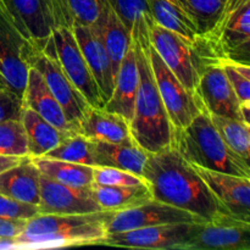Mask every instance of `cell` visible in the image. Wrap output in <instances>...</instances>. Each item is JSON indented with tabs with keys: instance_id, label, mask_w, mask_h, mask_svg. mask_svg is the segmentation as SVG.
I'll return each instance as SVG.
<instances>
[{
	"instance_id": "obj_1",
	"label": "cell",
	"mask_w": 250,
	"mask_h": 250,
	"mask_svg": "<svg viewBox=\"0 0 250 250\" xmlns=\"http://www.w3.org/2000/svg\"><path fill=\"white\" fill-rule=\"evenodd\" d=\"M142 176L154 200L186 210L204 221H212L222 214L194 166L172 146L148 153Z\"/></svg>"
},
{
	"instance_id": "obj_2",
	"label": "cell",
	"mask_w": 250,
	"mask_h": 250,
	"mask_svg": "<svg viewBox=\"0 0 250 250\" xmlns=\"http://www.w3.org/2000/svg\"><path fill=\"white\" fill-rule=\"evenodd\" d=\"M148 15L137 19L131 29V43L138 68V88L129 129L132 138L141 148L155 153L173 146L175 127L168 119L150 65Z\"/></svg>"
},
{
	"instance_id": "obj_3",
	"label": "cell",
	"mask_w": 250,
	"mask_h": 250,
	"mask_svg": "<svg viewBox=\"0 0 250 250\" xmlns=\"http://www.w3.org/2000/svg\"><path fill=\"white\" fill-rule=\"evenodd\" d=\"M116 211L89 214L44 215L28 220L23 232L11 238L10 249H54L102 244L107 222Z\"/></svg>"
},
{
	"instance_id": "obj_4",
	"label": "cell",
	"mask_w": 250,
	"mask_h": 250,
	"mask_svg": "<svg viewBox=\"0 0 250 250\" xmlns=\"http://www.w3.org/2000/svg\"><path fill=\"white\" fill-rule=\"evenodd\" d=\"M172 148L198 167L250 178L249 161L225 143L205 109L188 126L175 129Z\"/></svg>"
},
{
	"instance_id": "obj_5",
	"label": "cell",
	"mask_w": 250,
	"mask_h": 250,
	"mask_svg": "<svg viewBox=\"0 0 250 250\" xmlns=\"http://www.w3.org/2000/svg\"><path fill=\"white\" fill-rule=\"evenodd\" d=\"M153 48L164 62L189 92L195 93L203 71L212 63L221 62L211 44L203 34L195 43L180 34L159 26L150 15L146 16Z\"/></svg>"
},
{
	"instance_id": "obj_6",
	"label": "cell",
	"mask_w": 250,
	"mask_h": 250,
	"mask_svg": "<svg viewBox=\"0 0 250 250\" xmlns=\"http://www.w3.org/2000/svg\"><path fill=\"white\" fill-rule=\"evenodd\" d=\"M15 26L34 49L41 50L56 27H72L66 0H1Z\"/></svg>"
},
{
	"instance_id": "obj_7",
	"label": "cell",
	"mask_w": 250,
	"mask_h": 250,
	"mask_svg": "<svg viewBox=\"0 0 250 250\" xmlns=\"http://www.w3.org/2000/svg\"><path fill=\"white\" fill-rule=\"evenodd\" d=\"M204 36L221 61L250 65V0H226L219 19Z\"/></svg>"
},
{
	"instance_id": "obj_8",
	"label": "cell",
	"mask_w": 250,
	"mask_h": 250,
	"mask_svg": "<svg viewBox=\"0 0 250 250\" xmlns=\"http://www.w3.org/2000/svg\"><path fill=\"white\" fill-rule=\"evenodd\" d=\"M36 49L22 36L0 0V78L22 98Z\"/></svg>"
},
{
	"instance_id": "obj_9",
	"label": "cell",
	"mask_w": 250,
	"mask_h": 250,
	"mask_svg": "<svg viewBox=\"0 0 250 250\" xmlns=\"http://www.w3.org/2000/svg\"><path fill=\"white\" fill-rule=\"evenodd\" d=\"M31 66L41 72L50 92L62 107L66 119L80 133V125L90 109V105L61 67L53 37H49L45 45L36 51Z\"/></svg>"
},
{
	"instance_id": "obj_10",
	"label": "cell",
	"mask_w": 250,
	"mask_h": 250,
	"mask_svg": "<svg viewBox=\"0 0 250 250\" xmlns=\"http://www.w3.org/2000/svg\"><path fill=\"white\" fill-rule=\"evenodd\" d=\"M250 222L221 214L197 222L178 250H249Z\"/></svg>"
},
{
	"instance_id": "obj_11",
	"label": "cell",
	"mask_w": 250,
	"mask_h": 250,
	"mask_svg": "<svg viewBox=\"0 0 250 250\" xmlns=\"http://www.w3.org/2000/svg\"><path fill=\"white\" fill-rule=\"evenodd\" d=\"M149 58L154 78L171 124L175 129L188 126L203 109L197 94L189 92L173 75L172 71L153 48L151 42L149 46Z\"/></svg>"
},
{
	"instance_id": "obj_12",
	"label": "cell",
	"mask_w": 250,
	"mask_h": 250,
	"mask_svg": "<svg viewBox=\"0 0 250 250\" xmlns=\"http://www.w3.org/2000/svg\"><path fill=\"white\" fill-rule=\"evenodd\" d=\"M51 37L59 62L71 82L76 85L90 106L104 107L105 103L102 93L81 51L72 27H56L51 31Z\"/></svg>"
},
{
	"instance_id": "obj_13",
	"label": "cell",
	"mask_w": 250,
	"mask_h": 250,
	"mask_svg": "<svg viewBox=\"0 0 250 250\" xmlns=\"http://www.w3.org/2000/svg\"><path fill=\"white\" fill-rule=\"evenodd\" d=\"M197 222H177L107 233L102 246L138 249H177Z\"/></svg>"
},
{
	"instance_id": "obj_14",
	"label": "cell",
	"mask_w": 250,
	"mask_h": 250,
	"mask_svg": "<svg viewBox=\"0 0 250 250\" xmlns=\"http://www.w3.org/2000/svg\"><path fill=\"white\" fill-rule=\"evenodd\" d=\"M194 167L212 193L222 214L250 222V178Z\"/></svg>"
},
{
	"instance_id": "obj_15",
	"label": "cell",
	"mask_w": 250,
	"mask_h": 250,
	"mask_svg": "<svg viewBox=\"0 0 250 250\" xmlns=\"http://www.w3.org/2000/svg\"><path fill=\"white\" fill-rule=\"evenodd\" d=\"M177 222H207L186 210L171 207L158 200H149L138 207L116 211L107 222V233L125 232L143 227Z\"/></svg>"
},
{
	"instance_id": "obj_16",
	"label": "cell",
	"mask_w": 250,
	"mask_h": 250,
	"mask_svg": "<svg viewBox=\"0 0 250 250\" xmlns=\"http://www.w3.org/2000/svg\"><path fill=\"white\" fill-rule=\"evenodd\" d=\"M38 208L44 215H76L102 211L90 187H71L41 173Z\"/></svg>"
},
{
	"instance_id": "obj_17",
	"label": "cell",
	"mask_w": 250,
	"mask_h": 250,
	"mask_svg": "<svg viewBox=\"0 0 250 250\" xmlns=\"http://www.w3.org/2000/svg\"><path fill=\"white\" fill-rule=\"evenodd\" d=\"M195 94L203 109L209 114L243 121L239 110L241 102L229 84L220 62L212 63L203 71Z\"/></svg>"
},
{
	"instance_id": "obj_18",
	"label": "cell",
	"mask_w": 250,
	"mask_h": 250,
	"mask_svg": "<svg viewBox=\"0 0 250 250\" xmlns=\"http://www.w3.org/2000/svg\"><path fill=\"white\" fill-rule=\"evenodd\" d=\"M75 33L81 51L89 66L92 75L99 87L104 103L110 99L115 87V76L112 72L111 61L102 41L95 24L73 23Z\"/></svg>"
},
{
	"instance_id": "obj_19",
	"label": "cell",
	"mask_w": 250,
	"mask_h": 250,
	"mask_svg": "<svg viewBox=\"0 0 250 250\" xmlns=\"http://www.w3.org/2000/svg\"><path fill=\"white\" fill-rule=\"evenodd\" d=\"M23 106L29 107L45 121L67 133H78L68 122L62 107L49 89L43 76L33 66L28 70L26 88L22 95Z\"/></svg>"
},
{
	"instance_id": "obj_20",
	"label": "cell",
	"mask_w": 250,
	"mask_h": 250,
	"mask_svg": "<svg viewBox=\"0 0 250 250\" xmlns=\"http://www.w3.org/2000/svg\"><path fill=\"white\" fill-rule=\"evenodd\" d=\"M137 88H138V68H137L133 45L131 43L126 55L122 59L115 80L114 90L110 99L105 103L104 109L125 117L129 122L133 116Z\"/></svg>"
},
{
	"instance_id": "obj_21",
	"label": "cell",
	"mask_w": 250,
	"mask_h": 250,
	"mask_svg": "<svg viewBox=\"0 0 250 250\" xmlns=\"http://www.w3.org/2000/svg\"><path fill=\"white\" fill-rule=\"evenodd\" d=\"M80 133L89 141L105 143L134 141L129 129V122L125 117L107 111L104 107L90 106L81 122Z\"/></svg>"
},
{
	"instance_id": "obj_22",
	"label": "cell",
	"mask_w": 250,
	"mask_h": 250,
	"mask_svg": "<svg viewBox=\"0 0 250 250\" xmlns=\"http://www.w3.org/2000/svg\"><path fill=\"white\" fill-rule=\"evenodd\" d=\"M0 194L38 205L41 198V172L29 156L0 173Z\"/></svg>"
},
{
	"instance_id": "obj_23",
	"label": "cell",
	"mask_w": 250,
	"mask_h": 250,
	"mask_svg": "<svg viewBox=\"0 0 250 250\" xmlns=\"http://www.w3.org/2000/svg\"><path fill=\"white\" fill-rule=\"evenodd\" d=\"M93 161L95 166L121 168L141 177L146 165L148 151L134 141L126 143H105L92 141Z\"/></svg>"
},
{
	"instance_id": "obj_24",
	"label": "cell",
	"mask_w": 250,
	"mask_h": 250,
	"mask_svg": "<svg viewBox=\"0 0 250 250\" xmlns=\"http://www.w3.org/2000/svg\"><path fill=\"white\" fill-rule=\"evenodd\" d=\"M21 122L26 131L29 158L44 156L58 146L67 134H71L56 128L36 111L26 106L22 109Z\"/></svg>"
},
{
	"instance_id": "obj_25",
	"label": "cell",
	"mask_w": 250,
	"mask_h": 250,
	"mask_svg": "<svg viewBox=\"0 0 250 250\" xmlns=\"http://www.w3.org/2000/svg\"><path fill=\"white\" fill-rule=\"evenodd\" d=\"M146 4L149 15L159 26L180 34L192 43L203 37L197 24L183 10L178 0H146Z\"/></svg>"
},
{
	"instance_id": "obj_26",
	"label": "cell",
	"mask_w": 250,
	"mask_h": 250,
	"mask_svg": "<svg viewBox=\"0 0 250 250\" xmlns=\"http://www.w3.org/2000/svg\"><path fill=\"white\" fill-rule=\"evenodd\" d=\"M109 4V2H107ZM102 41L111 61L112 72L116 80L121 61L126 55L131 44V32L126 28L124 22L119 19L110 5L105 9L104 14L95 22Z\"/></svg>"
},
{
	"instance_id": "obj_27",
	"label": "cell",
	"mask_w": 250,
	"mask_h": 250,
	"mask_svg": "<svg viewBox=\"0 0 250 250\" xmlns=\"http://www.w3.org/2000/svg\"><path fill=\"white\" fill-rule=\"evenodd\" d=\"M92 192L102 210L107 211L131 209L153 199L146 183L138 186H102L93 183Z\"/></svg>"
},
{
	"instance_id": "obj_28",
	"label": "cell",
	"mask_w": 250,
	"mask_h": 250,
	"mask_svg": "<svg viewBox=\"0 0 250 250\" xmlns=\"http://www.w3.org/2000/svg\"><path fill=\"white\" fill-rule=\"evenodd\" d=\"M31 159L42 175L55 182L71 187H90L93 185V166L46 156Z\"/></svg>"
},
{
	"instance_id": "obj_29",
	"label": "cell",
	"mask_w": 250,
	"mask_h": 250,
	"mask_svg": "<svg viewBox=\"0 0 250 250\" xmlns=\"http://www.w3.org/2000/svg\"><path fill=\"white\" fill-rule=\"evenodd\" d=\"M209 114V112H208ZM225 143L244 160L250 159V126L241 120L209 114Z\"/></svg>"
},
{
	"instance_id": "obj_30",
	"label": "cell",
	"mask_w": 250,
	"mask_h": 250,
	"mask_svg": "<svg viewBox=\"0 0 250 250\" xmlns=\"http://www.w3.org/2000/svg\"><path fill=\"white\" fill-rule=\"evenodd\" d=\"M44 156L94 167L92 141L81 133L67 134L58 146L51 149Z\"/></svg>"
},
{
	"instance_id": "obj_31",
	"label": "cell",
	"mask_w": 250,
	"mask_h": 250,
	"mask_svg": "<svg viewBox=\"0 0 250 250\" xmlns=\"http://www.w3.org/2000/svg\"><path fill=\"white\" fill-rule=\"evenodd\" d=\"M202 34L208 33L219 19L226 0H178Z\"/></svg>"
},
{
	"instance_id": "obj_32",
	"label": "cell",
	"mask_w": 250,
	"mask_h": 250,
	"mask_svg": "<svg viewBox=\"0 0 250 250\" xmlns=\"http://www.w3.org/2000/svg\"><path fill=\"white\" fill-rule=\"evenodd\" d=\"M0 155L28 156L27 136L21 120L0 122Z\"/></svg>"
},
{
	"instance_id": "obj_33",
	"label": "cell",
	"mask_w": 250,
	"mask_h": 250,
	"mask_svg": "<svg viewBox=\"0 0 250 250\" xmlns=\"http://www.w3.org/2000/svg\"><path fill=\"white\" fill-rule=\"evenodd\" d=\"M220 63L239 102H250V65L231 60H222Z\"/></svg>"
},
{
	"instance_id": "obj_34",
	"label": "cell",
	"mask_w": 250,
	"mask_h": 250,
	"mask_svg": "<svg viewBox=\"0 0 250 250\" xmlns=\"http://www.w3.org/2000/svg\"><path fill=\"white\" fill-rule=\"evenodd\" d=\"M73 23L94 24L104 14L107 0H66ZM72 23V24H73Z\"/></svg>"
},
{
	"instance_id": "obj_35",
	"label": "cell",
	"mask_w": 250,
	"mask_h": 250,
	"mask_svg": "<svg viewBox=\"0 0 250 250\" xmlns=\"http://www.w3.org/2000/svg\"><path fill=\"white\" fill-rule=\"evenodd\" d=\"M93 183L102 186H138L146 182L141 176L121 168L95 166L93 167Z\"/></svg>"
},
{
	"instance_id": "obj_36",
	"label": "cell",
	"mask_w": 250,
	"mask_h": 250,
	"mask_svg": "<svg viewBox=\"0 0 250 250\" xmlns=\"http://www.w3.org/2000/svg\"><path fill=\"white\" fill-rule=\"evenodd\" d=\"M41 215L38 205L21 202L0 194V217L6 220L28 221Z\"/></svg>"
},
{
	"instance_id": "obj_37",
	"label": "cell",
	"mask_w": 250,
	"mask_h": 250,
	"mask_svg": "<svg viewBox=\"0 0 250 250\" xmlns=\"http://www.w3.org/2000/svg\"><path fill=\"white\" fill-rule=\"evenodd\" d=\"M107 2L129 32L137 19L149 14L146 0H107Z\"/></svg>"
},
{
	"instance_id": "obj_38",
	"label": "cell",
	"mask_w": 250,
	"mask_h": 250,
	"mask_svg": "<svg viewBox=\"0 0 250 250\" xmlns=\"http://www.w3.org/2000/svg\"><path fill=\"white\" fill-rule=\"evenodd\" d=\"M22 109V98L9 89L6 85H0V122L21 120Z\"/></svg>"
},
{
	"instance_id": "obj_39",
	"label": "cell",
	"mask_w": 250,
	"mask_h": 250,
	"mask_svg": "<svg viewBox=\"0 0 250 250\" xmlns=\"http://www.w3.org/2000/svg\"><path fill=\"white\" fill-rule=\"evenodd\" d=\"M27 221L22 220H6L0 217V238H15L22 233Z\"/></svg>"
},
{
	"instance_id": "obj_40",
	"label": "cell",
	"mask_w": 250,
	"mask_h": 250,
	"mask_svg": "<svg viewBox=\"0 0 250 250\" xmlns=\"http://www.w3.org/2000/svg\"><path fill=\"white\" fill-rule=\"evenodd\" d=\"M23 158H26V156H23ZM23 158H20V156L0 155V173L6 171L7 168L12 167V166L17 165L19 163H21Z\"/></svg>"
},
{
	"instance_id": "obj_41",
	"label": "cell",
	"mask_w": 250,
	"mask_h": 250,
	"mask_svg": "<svg viewBox=\"0 0 250 250\" xmlns=\"http://www.w3.org/2000/svg\"><path fill=\"white\" fill-rule=\"evenodd\" d=\"M0 85H5L4 83H2V81H1V78H0Z\"/></svg>"
}]
</instances>
